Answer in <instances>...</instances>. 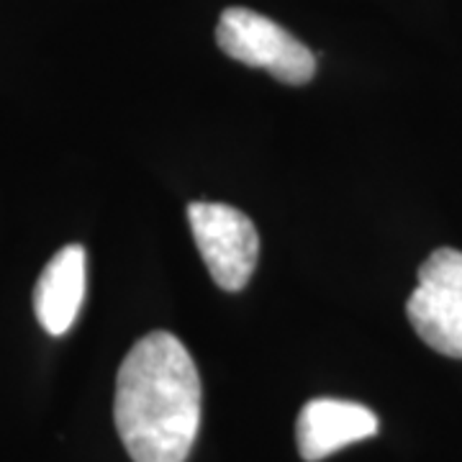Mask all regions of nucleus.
I'll use <instances>...</instances> for the list:
<instances>
[{
  "label": "nucleus",
  "mask_w": 462,
  "mask_h": 462,
  "mask_svg": "<svg viewBox=\"0 0 462 462\" xmlns=\"http://www.w3.org/2000/svg\"><path fill=\"white\" fill-rule=\"evenodd\" d=\"M188 221L216 285L229 293L247 288L260 257V234L252 218L226 203L196 200L188 206Z\"/></svg>",
  "instance_id": "20e7f679"
},
{
  "label": "nucleus",
  "mask_w": 462,
  "mask_h": 462,
  "mask_svg": "<svg viewBox=\"0 0 462 462\" xmlns=\"http://www.w3.org/2000/svg\"><path fill=\"white\" fill-rule=\"evenodd\" d=\"M200 375L188 346L152 331L129 349L116 378V431L134 462H185L200 427Z\"/></svg>",
  "instance_id": "f257e3e1"
},
{
  "label": "nucleus",
  "mask_w": 462,
  "mask_h": 462,
  "mask_svg": "<svg viewBox=\"0 0 462 462\" xmlns=\"http://www.w3.org/2000/svg\"><path fill=\"white\" fill-rule=\"evenodd\" d=\"M375 434L378 416L367 406L352 401L314 398L298 413L296 442L306 462H321L342 447L370 439Z\"/></svg>",
  "instance_id": "39448f33"
},
{
  "label": "nucleus",
  "mask_w": 462,
  "mask_h": 462,
  "mask_svg": "<svg viewBox=\"0 0 462 462\" xmlns=\"http://www.w3.org/2000/svg\"><path fill=\"white\" fill-rule=\"evenodd\" d=\"M85 298V249L67 245L60 249L33 291V311L51 337H62L75 324Z\"/></svg>",
  "instance_id": "423d86ee"
},
{
  "label": "nucleus",
  "mask_w": 462,
  "mask_h": 462,
  "mask_svg": "<svg viewBox=\"0 0 462 462\" xmlns=\"http://www.w3.org/2000/svg\"><path fill=\"white\" fill-rule=\"evenodd\" d=\"M413 331L434 352L462 360V252L442 247L419 267V285L406 300Z\"/></svg>",
  "instance_id": "7ed1b4c3"
},
{
  "label": "nucleus",
  "mask_w": 462,
  "mask_h": 462,
  "mask_svg": "<svg viewBox=\"0 0 462 462\" xmlns=\"http://www.w3.org/2000/svg\"><path fill=\"white\" fill-rule=\"evenodd\" d=\"M216 44L226 57L270 72L285 85H303L314 78L316 57L273 18L249 8H226L216 26Z\"/></svg>",
  "instance_id": "f03ea898"
}]
</instances>
